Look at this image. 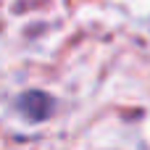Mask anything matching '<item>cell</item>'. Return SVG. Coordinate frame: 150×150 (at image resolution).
Returning a JSON list of instances; mask_svg holds the SVG:
<instances>
[{
  "instance_id": "obj_1",
  "label": "cell",
  "mask_w": 150,
  "mask_h": 150,
  "mask_svg": "<svg viewBox=\"0 0 150 150\" xmlns=\"http://www.w3.org/2000/svg\"><path fill=\"white\" fill-rule=\"evenodd\" d=\"M18 111L29 119V121H42L53 113V98L40 92V90H29L21 95L18 100Z\"/></svg>"
}]
</instances>
